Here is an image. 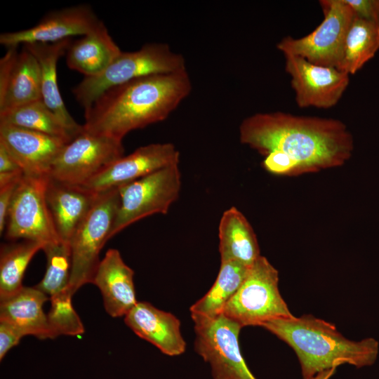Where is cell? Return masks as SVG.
Returning a JSON list of instances; mask_svg holds the SVG:
<instances>
[{
  "mask_svg": "<svg viewBox=\"0 0 379 379\" xmlns=\"http://www.w3.org/2000/svg\"><path fill=\"white\" fill-rule=\"evenodd\" d=\"M72 296L67 288L50 298L51 307L46 315L51 339L84 333V324L72 305Z\"/></svg>",
  "mask_w": 379,
  "mask_h": 379,
  "instance_id": "29",
  "label": "cell"
},
{
  "mask_svg": "<svg viewBox=\"0 0 379 379\" xmlns=\"http://www.w3.org/2000/svg\"><path fill=\"white\" fill-rule=\"evenodd\" d=\"M336 368H331L317 374L312 379H329L335 372Z\"/></svg>",
  "mask_w": 379,
  "mask_h": 379,
  "instance_id": "36",
  "label": "cell"
},
{
  "mask_svg": "<svg viewBox=\"0 0 379 379\" xmlns=\"http://www.w3.org/2000/svg\"><path fill=\"white\" fill-rule=\"evenodd\" d=\"M119 202V188L98 192L70 239L72 267L67 290L72 295L85 284L92 283L100 262V251L110 239Z\"/></svg>",
  "mask_w": 379,
  "mask_h": 379,
  "instance_id": "5",
  "label": "cell"
},
{
  "mask_svg": "<svg viewBox=\"0 0 379 379\" xmlns=\"http://www.w3.org/2000/svg\"><path fill=\"white\" fill-rule=\"evenodd\" d=\"M18 54L17 47L8 48L0 60V99L6 91Z\"/></svg>",
  "mask_w": 379,
  "mask_h": 379,
  "instance_id": "33",
  "label": "cell"
},
{
  "mask_svg": "<svg viewBox=\"0 0 379 379\" xmlns=\"http://www.w3.org/2000/svg\"><path fill=\"white\" fill-rule=\"evenodd\" d=\"M98 193L81 185H70L49 176L46 201L60 239L69 242L86 216Z\"/></svg>",
  "mask_w": 379,
  "mask_h": 379,
  "instance_id": "18",
  "label": "cell"
},
{
  "mask_svg": "<svg viewBox=\"0 0 379 379\" xmlns=\"http://www.w3.org/2000/svg\"><path fill=\"white\" fill-rule=\"evenodd\" d=\"M319 4L324 14L321 22L302 37H284L277 48L283 54L297 55L314 65L337 67L354 13L344 0H320Z\"/></svg>",
  "mask_w": 379,
  "mask_h": 379,
  "instance_id": "9",
  "label": "cell"
},
{
  "mask_svg": "<svg viewBox=\"0 0 379 379\" xmlns=\"http://www.w3.org/2000/svg\"><path fill=\"white\" fill-rule=\"evenodd\" d=\"M133 276L117 249L107 251L91 284L100 290L105 310L112 317H125L138 302Z\"/></svg>",
  "mask_w": 379,
  "mask_h": 379,
  "instance_id": "17",
  "label": "cell"
},
{
  "mask_svg": "<svg viewBox=\"0 0 379 379\" xmlns=\"http://www.w3.org/2000/svg\"><path fill=\"white\" fill-rule=\"evenodd\" d=\"M180 153L169 142L152 143L119 158L84 185L102 192L138 180L161 168L179 164Z\"/></svg>",
  "mask_w": 379,
  "mask_h": 379,
  "instance_id": "13",
  "label": "cell"
},
{
  "mask_svg": "<svg viewBox=\"0 0 379 379\" xmlns=\"http://www.w3.org/2000/svg\"><path fill=\"white\" fill-rule=\"evenodd\" d=\"M0 125L18 126L62 138L75 135L42 100L27 103L0 114Z\"/></svg>",
  "mask_w": 379,
  "mask_h": 379,
  "instance_id": "27",
  "label": "cell"
},
{
  "mask_svg": "<svg viewBox=\"0 0 379 379\" xmlns=\"http://www.w3.org/2000/svg\"><path fill=\"white\" fill-rule=\"evenodd\" d=\"M124 321L138 336L154 345L164 354L173 357L185 351L180 322L170 312L147 302H138L124 317Z\"/></svg>",
  "mask_w": 379,
  "mask_h": 379,
  "instance_id": "16",
  "label": "cell"
},
{
  "mask_svg": "<svg viewBox=\"0 0 379 379\" xmlns=\"http://www.w3.org/2000/svg\"><path fill=\"white\" fill-rule=\"evenodd\" d=\"M192 90L186 70L148 75L111 88L84 110L85 130L122 140L166 119Z\"/></svg>",
  "mask_w": 379,
  "mask_h": 379,
  "instance_id": "2",
  "label": "cell"
},
{
  "mask_svg": "<svg viewBox=\"0 0 379 379\" xmlns=\"http://www.w3.org/2000/svg\"><path fill=\"white\" fill-rule=\"evenodd\" d=\"M24 335L11 324L0 321V360L1 361Z\"/></svg>",
  "mask_w": 379,
  "mask_h": 379,
  "instance_id": "32",
  "label": "cell"
},
{
  "mask_svg": "<svg viewBox=\"0 0 379 379\" xmlns=\"http://www.w3.org/2000/svg\"><path fill=\"white\" fill-rule=\"evenodd\" d=\"M279 273L264 256L250 267L241 286L225 305L222 314L242 327L293 315L282 298Z\"/></svg>",
  "mask_w": 379,
  "mask_h": 379,
  "instance_id": "6",
  "label": "cell"
},
{
  "mask_svg": "<svg viewBox=\"0 0 379 379\" xmlns=\"http://www.w3.org/2000/svg\"><path fill=\"white\" fill-rule=\"evenodd\" d=\"M261 326L294 350L303 379H312L321 371L343 364L357 368L371 366L378 355L379 343L375 338L348 340L334 324L311 314L276 319Z\"/></svg>",
  "mask_w": 379,
  "mask_h": 379,
  "instance_id": "3",
  "label": "cell"
},
{
  "mask_svg": "<svg viewBox=\"0 0 379 379\" xmlns=\"http://www.w3.org/2000/svg\"><path fill=\"white\" fill-rule=\"evenodd\" d=\"M121 52L101 21L93 31L72 41L66 62L69 68L91 77L103 72Z\"/></svg>",
  "mask_w": 379,
  "mask_h": 379,
  "instance_id": "21",
  "label": "cell"
},
{
  "mask_svg": "<svg viewBox=\"0 0 379 379\" xmlns=\"http://www.w3.org/2000/svg\"><path fill=\"white\" fill-rule=\"evenodd\" d=\"M191 317L194 350L210 364L213 379H256L241 352L239 324L223 314L213 318Z\"/></svg>",
  "mask_w": 379,
  "mask_h": 379,
  "instance_id": "8",
  "label": "cell"
},
{
  "mask_svg": "<svg viewBox=\"0 0 379 379\" xmlns=\"http://www.w3.org/2000/svg\"><path fill=\"white\" fill-rule=\"evenodd\" d=\"M122 140L83 129L65 144L53 161L49 176L84 185L124 156Z\"/></svg>",
  "mask_w": 379,
  "mask_h": 379,
  "instance_id": "10",
  "label": "cell"
},
{
  "mask_svg": "<svg viewBox=\"0 0 379 379\" xmlns=\"http://www.w3.org/2000/svg\"><path fill=\"white\" fill-rule=\"evenodd\" d=\"M100 22L89 5L79 4L49 12L29 29L3 32L0 44L8 48L20 44L58 42L73 36H82Z\"/></svg>",
  "mask_w": 379,
  "mask_h": 379,
  "instance_id": "14",
  "label": "cell"
},
{
  "mask_svg": "<svg viewBox=\"0 0 379 379\" xmlns=\"http://www.w3.org/2000/svg\"><path fill=\"white\" fill-rule=\"evenodd\" d=\"M39 100H42L39 65L23 46L18 52L5 94L0 99V114Z\"/></svg>",
  "mask_w": 379,
  "mask_h": 379,
  "instance_id": "23",
  "label": "cell"
},
{
  "mask_svg": "<svg viewBox=\"0 0 379 379\" xmlns=\"http://www.w3.org/2000/svg\"><path fill=\"white\" fill-rule=\"evenodd\" d=\"M180 187L178 164L119 187L120 202L110 239L140 219L156 213H167L178 198Z\"/></svg>",
  "mask_w": 379,
  "mask_h": 379,
  "instance_id": "7",
  "label": "cell"
},
{
  "mask_svg": "<svg viewBox=\"0 0 379 379\" xmlns=\"http://www.w3.org/2000/svg\"><path fill=\"white\" fill-rule=\"evenodd\" d=\"M49 175H23L19 181L6 223V238L31 240L44 245L62 241L55 230L46 201Z\"/></svg>",
  "mask_w": 379,
  "mask_h": 379,
  "instance_id": "11",
  "label": "cell"
},
{
  "mask_svg": "<svg viewBox=\"0 0 379 379\" xmlns=\"http://www.w3.org/2000/svg\"><path fill=\"white\" fill-rule=\"evenodd\" d=\"M184 57L164 43H147L139 50L121 52L100 74L84 77L72 89L84 110L108 89L152 74L186 70Z\"/></svg>",
  "mask_w": 379,
  "mask_h": 379,
  "instance_id": "4",
  "label": "cell"
},
{
  "mask_svg": "<svg viewBox=\"0 0 379 379\" xmlns=\"http://www.w3.org/2000/svg\"><path fill=\"white\" fill-rule=\"evenodd\" d=\"M379 49V25L354 15L346 33L337 69L354 74Z\"/></svg>",
  "mask_w": 379,
  "mask_h": 379,
  "instance_id": "24",
  "label": "cell"
},
{
  "mask_svg": "<svg viewBox=\"0 0 379 379\" xmlns=\"http://www.w3.org/2000/svg\"><path fill=\"white\" fill-rule=\"evenodd\" d=\"M44 244L31 240L4 244L0 251V300L20 291L27 267Z\"/></svg>",
  "mask_w": 379,
  "mask_h": 379,
  "instance_id": "26",
  "label": "cell"
},
{
  "mask_svg": "<svg viewBox=\"0 0 379 379\" xmlns=\"http://www.w3.org/2000/svg\"><path fill=\"white\" fill-rule=\"evenodd\" d=\"M50 298L34 286H23L15 295L0 300V321L18 329L24 336L51 338L44 303Z\"/></svg>",
  "mask_w": 379,
  "mask_h": 379,
  "instance_id": "20",
  "label": "cell"
},
{
  "mask_svg": "<svg viewBox=\"0 0 379 379\" xmlns=\"http://www.w3.org/2000/svg\"><path fill=\"white\" fill-rule=\"evenodd\" d=\"M285 71L299 107L328 109L336 105L350 82V75L336 67L312 64L305 59L284 54Z\"/></svg>",
  "mask_w": 379,
  "mask_h": 379,
  "instance_id": "12",
  "label": "cell"
},
{
  "mask_svg": "<svg viewBox=\"0 0 379 379\" xmlns=\"http://www.w3.org/2000/svg\"><path fill=\"white\" fill-rule=\"evenodd\" d=\"M21 179V178H20ZM18 180L0 187V233L5 230L8 209L15 190L20 180Z\"/></svg>",
  "mask_w": 379,
  "mask_h": 379,
  "instance_id": "34",
  "label": "cell"
},
{
  "mask_svg": "<svg viewBox=\"0 0 379 379\" xmlns=\"http://www.w3.org/2000/svg\"><path fill=\"white\" fill-rule=\"evenodd\" d=\"M20 171L22 170L10 155L5 147L0 144V173H8Z\"/></svg>",
  "mask_w": 379,
  "mask_h": 379,
  "instance_id": "35",
  "label": "cell"
},
{
  "mask_svg": "<svg viewBox=\"0 0 379 379\" xmlns=\"http://www.w3.org/2000/svg\"><path fill=\"white\" fill-rule=\"evenodd\" d=\"M239 132L241 143L264 157L274 151L288 157L297 174L341 166L354 149L351 133L335 119L256 113L241 121Z\"/></svg>",
  "mask_w": 379,
  "mask_h": 379,
  "instance_id": "1",
  "label": "cell"
},
{
  "mask_svg": "<svg viewBox=\"0 0 379 379\" xmlns=\"http://www.w3.org/2000/svg\"><path fill=\"white\" fill-rule=\"evenodd\" d=\"M67 142L62 138L35 131L0 125V144L25 175H49L53 161Z\"/></svg>",
  "mask_w": 379,
  "mask_h": 379,
  "instance_id": "15",
  "label": "cell"
},
{
  "mask_svg": "<svg viewBox=\"0 0 379 379\" xmlns=\"http://www.w3.org/2000/svg\"><path fill=\"white\" fill-rule=\"evenodd\" d=\"M262 167L269 173L276 175H296V168L288 157L277 151L265 156Z\"/></svg>",
  "mask_w": 379,
  "mask_h": 379,
  "instance_id": "30",
  "label": "cell"
},
{
  "mask_svg": "<svg viewBox=\"0 0 379 379\" xmlns=\"http://www.w3.org/2000/svg\"><path fill=\"white\" fill-rule=\"evenodd\" d=\"M221 262L236 261L251 267L260 256L255 234L242 213L232 206L222 215L218 226Z\"/></svg>",
  "mask_w": 379,
  "mask_h": 379,
  "instance_id": "22",
  "label": "cell"
},
{
  "mask_svg": "<svg viewBox=\"0 0 379 379\" xmlns=\"http://www.w3.org/2000/svg\"><path fill=\"white\" fill-rule=\"evenodd\" d=\"M357 16L379 25V0H344Z\"/></svg>",
  "mask_w": 379,
  "mask_h": 379,
  "instance_id": "31",
  "label": "cell"
},
{
  "mask_svg": "<svg viewBox=\"0 0 379 379\" xmlns=\"http://www.w3.org/2000/svg\"><path fill=\"white\" fill-rule=\"evenodd\" d=\"M72 43L71 38L54 43L24 44L37 60L41 72V97L45 105L74 134L82 129L68 112L60 95L57 82V63L66 53Z\"/></svg>",
  "mask_w": 379,
  "mask_h": 379,
  "instance_id": "19",
  "label": "cell"
},
{
  "mask_svg": "<svg viewBox=\"0 0 379 379\" xmlns=\"http://www.w3.org/2000/svg\"><path fill=\"white\" fill-rule=\"evenodd\" d=\"M42 250L46 257V269L44 277L34 287L51 298L68 288L71 249L69 242L59 241L44 245Z\"/></svg>",
  "mask_w": 379,
  "mask_h": 379,
  "instance_id": "28",
  "label": "cell"
},
{
  "mask_svg": "<svg viewBox=\"0 0 379 379\" xmlns=\"http://www.w3.org/2000/svg\"><path fill=\"white\" fill-rule=\"evenodd\" d=\"M250 267L236 261L221 262L215 281L210 290L190 308L191 316L213 318L224 308L243 283Z\"/></svg>",
  "mask_w": 379,
  "mask_h": 379,
  "instance_id": "25",
  "label": "cell"
}]
</instances>
